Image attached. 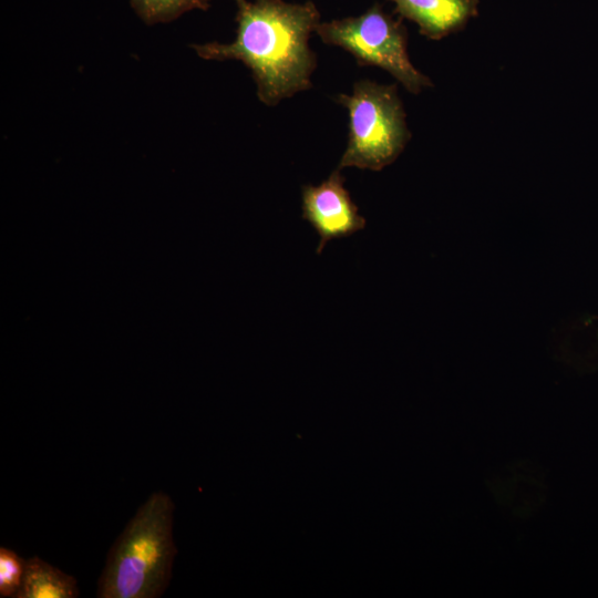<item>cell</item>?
Returning a JSON list of instances; mask_svg holds the SVG:
<instances>
[{
  "instance_id": "obj_7",
  "label": "cell",
  "mask_w": 598,
  "mask_h": 598,
  "mask_svg": "<svg viewBox=\"0 0 598 598\" xmlns=\"http://www.w3.org/2000/svg\"><path fill=\"white\" fill-rule=\"evenodd\" d=\"M76 579L38 556L25 559L22 585L17 598H76Z\"/></svg>"
},
{
  "instance_id": "obj_3",
  "label": "cell",
  "mask_w": 598,
  "mask_h": 598,
  "mask_svg": "<svg viewBox=\"0 0 598 598\" xmlns=\"http://www.w3.org/2000/svg\"><path fill=\"white\" fill-rule=\"evenodd\" d=\"M334 100L349 115L348 143L337 168L379 172L392 164L411 137L396 84L361 80L351 94Z\"/></svg>"
},
{
  "instance_id": "obj_6",
  "label": "cell",
  "mask_w": 598,
  "mask_h": 598,
  "mask_svg": "<svg viewBox=\"0 0 598 598\" xmlns=\"http://www.w3.org/2000/svg\"><path fill=\"white\" fill-rule=\"evenodd\" d=\"M395 11L415 22L420 33L440 40L461 30L477 14L478 0H390Z\"/></svg>"
},
{
  "instance_id": "obj_8",
  "label": "cell",
  "mask_w": 598,
  "mask_h": 598,
  "mask_svg": "<svg viewBox=\"0 0 598 598\" xmlns=\"http://www.w3.org/2000/svg\"><path fill=\"white\" fill-rule=\"evenodd\" d=\"M137 17L146 24L167 23L192 10L206 11L209 0H130Z\"/></svg>"
},
{
  "instance_id": "obj_5",
  "label": "cell",
  "mask_w": 598,
  "mask_h": 598,
  "mask_svg": "<svg viewBox=\"0 0 598 598\" xmlns=\"http://www.w3.org/2000/svg\"><path fill=\"white\" fill-rule=\"evenodd\" d=\"M340 171H333L319 185H305L301 189L302 218L320 238L318 255L328 241L353 235L365 226V218L359 214Z\"/></svg>"
},
{
  "instance_id": "obj_4",
  "label": "cell",
  "mask_w": 598,
  "mask_h": 598,
  "mask_svg": "<svg viewBox=\"0 0 598 598\" xmlns=\"http://www.w3.org/2000/svg\"><path fill=\"white\" fill-rule=\"evenodd\" d=\"M315 32L323 43L349 52L358 65L389 72L410 93L419 94L433 85L410 61L406 28L379 3L357 17L320 22Z\"/></svg>"
},
{
  "instance_id": "obj_2",
  "label": "cell",
  "mask_w": 598,
  "mask_h": 598,
  "mask_svg": "<svg viewBox=\"0 0 598 598\" xmlns=\"http://www.w3.org/2000/svg\"><path fill=\"white\" fill-rule=\"evenodd\" d=\"M175 505L154 492L137 508L111 546L97 581L100 598H157L169 585L177 549Z\"/></svg>"
},
{
  "instance_id": "obj_9",
  "label": "cell",
  "mask_w": 598,
  "mask_h": 598,
  "mask_svg": "<svg viewBox=\"0 0 598 598\" xmlns=\"http://www.w3.org/2000/svg\"><path fill=\"white\" fill-rule=\"evenodd\" d=\"M25 569V559L14 550L0 547V597L17 598Z\"/></svg>"
},
{
  "instance_id": "obj_1",
  "label": "cell",
  "mask_w": 598,
  "mask_h": 598,
  "mask_svg": "<svg viewBox=\"0 0 598 598\" xmlns=\"http://www.w3.org/2000/svg\"><path fill=\"white\" fill-rule=\"evenodd\" d=\"M236 38L233 42L192 44L204 60H238L251 72L257 96L267 106L312 87L317 55L309 39L320 21L312 1L234 0Z\"/></svg>"
}]
</instances>
